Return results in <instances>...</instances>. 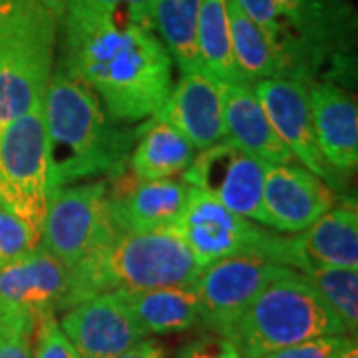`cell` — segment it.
Here are the masks:
<instances>
[{
	"label": "cell",
	"instance_id": "cell-32",
	"mask_svg": "<svg viewBox=\"0 0 358 358\" xmlns=\"http://www.w3.org/2000/svg\"><path fill=\"white\" fill-rule=\"evenodd\" d=\"M90 2H94L96 6L112 14L124 10L129 22H136L143 28L154 30L155 0H90Z\"/></svg>",
	"mask_w": 358,
	"mask_h": 358
},
{
	"label": "cell",
	"instance_id": "cell-21",
	"mask_svg": "<svg viewBox=\"0 0 358 358\" xmlns=\"http://www.w3.org/2000/svg\"><path fill=\"white\" fill-rule=\"evenodd\" d=\"M296 40L307 50L310 64L336 48L350 26L346 0H277Z\"/></svg>",
	"mask_w": 358,
	"mask_h": 358
},
{
	"label": "cell",
	"instance_id": "cell-18",
	"mask_svg": "<svg viewBox=\"0 0 358 358\" xmlns=\"http://www.w3.org/2000/svg\"><path fill=\"white\" fill-rule=\"evenodd\" d=\"M287 265L299 273L308 267L358 268L357 207H333L310 227L289 237Z\"/></svg>",
	"mask_w": 358,
	"mask_h": 358
},
{
	"label": "cell",
	"instance_id": "cell-8",
	"mask_svg": "<svg viewBox=\"0 0 358 358\" xmlns=\"http://www.w3.org/2000/svg\"><path fill=\"white\" fill-rule=\"evenodd\" d=\"M106 179L82 181L56 189L48 199L38 245L68 268L115 231L106 211Z\"/></svg>",
	"mask_w": 358,
	"mask_h": 358
},
{
	"label": "cell",
	"instance_id": "cell-4",
	"mask_svg": "<svg viewBox=\"0 0 358 358\" xmlns=\"http://www.w3.org/2000/svg\"><path fill=\"white\" fill-rule=\"evenodd\" d=\"M333 334H348L343 320L303 273L285 267L247 307L231 341L243 358H259Z\"/></svg>",
	"mask_w": 358,
	"mask_h": 358
},
{
	"label": "cell",
	"instance_id": "cell-29",
	"mask_svg": "<svg viewBox=\"0 0 358 358\" xmlns=\"http://www.w3.org/2000/svg\"><path fill=\"white\" fill-rule=\"evenodd\" d=\"M34 317L0 320V358H32Z\"/></svg>",
	"mask_w": 358,
	"mask_h": 358
},
{
	"label": "cell",
	"instance_id": "cell-28",
	"mask_svg": "<svg viewBox=\"0 0 358 358\" xmlns=\"http://www.w3.org/2000/svg\"><path fill=\"white\" fill-rule=\"evenodd\" d=\"M32 358H82L60 329L56 313L40 315L32 336Z\"/></svg>",
	"mask_w": 358,
	"mask_h": 358
},
{
	"label": "cell",
	"instance_id": "cell-15",
	"mask_svg": "<svg viewBox=\"0 0 358 358\" xmlns=\"http://www.w3.org/2000/svg\"><path fill=\"white\" fill-rule=\"evenodd\" d=\"M68 282L70 268L38 245L0 268V320L62 310Z\"/></svg>",
	"mask_w": 358,
	"mask_h": 358
},
{
	"label": "cell",
	"instance_id": "cell-9",
	"mask_svg": "<svg viewBox=\"0 0 358 358\" xmlns=\"http://www.w3.org/2000/svg\"><path fill=\"white\" fill-rule=\"evenodd\" d=\"M282 268L285 265L255 253L225 257L205 265L195 279L201 324L209 333L231 338L247 307Z\"/></svg>",
	"mask_w": 358,
	"mask_h": 358
},
{
	"label": "cell",
	"instance_id": "cell-31",
	"mask_svg": "<svg viewBox=\"0 0 358 358\" xmlns=\"http://www.w3.org/2000/svg\"><path fill=\"white\" fill-rule=\"evenodd\" d=\"M179 358H243L237 345L223 334L209 333L179 350Z\"/></svg>",
	"mask_w": 358,
	"mask_h": 358
},
{
	"label": "cell",
	"instance_id": "cell-16",
	"mask_svg": "<svg viewBox=\"0 0 358 358\" xmlns=\"http://www.w3.org/2000/svg\"><path fill=\"white\" fill-rule=\"evenodd\" d=\"M154 117L179 129L195 150L211 148L227 138L221 84L205 72L181 74Z\"/></svg>",
	"mask_w": 358,
	"mask_h": 358
},
{
	"label": "cell",
	"instance_id": "cell-35",
	"mask_svg": "<svg viewBox=\"0 0 358 358\" xmlns=\"http://www.w3.org/2000/svg\"><path fill=\"white\" fill-rule=\"evenodd\" d=\"M334 358H358V348H357V343H355V338L348 343V345L336 355Z\"/></svg>",
	"mask_w": 358,
	"mask_h": 358
},
{
	"label": "cell",
	"instance_id": "cell-30",
	"mask_svg": "<svg viewBox=\"0 0 358 358\" xmlns=\"http://www.w3.org/2000/svg\"><path fill=\"white\" fill-rule=\"evenodd\" d=\"M350 341L352 338L348 334L320 336V338H313L301 345L285 346L259 358H334Z\"/></svg>",
	"mask_w": 358,
	"mask_h": 358
},
{
	"label": "cell",
	"instance_id": "cell-10",
	"mask_svg": "<svg viewBox=\"0 0 358 358\" xmlns=\"http://www.w3.org/2000/svg\"><path fill=\"white\" fill-rule=\"evenodd\" d=\"M267 164L223 140L201 150L181 173L183 181L207 193L229 211L247 219L263 221L261 199Z\"/></svg>",
	"mask_w": 358,
	"mask_h": 358
},
{
	"label": "cell",
	"instance_id": "cell-13",
	"mask_svg": "<svg viewBox=\"0 0 358 358\" xmlns=\"http://www.w3.org/2000/svg\"><path fill=\"white\" fill-rule=\"evenodd\" d=\"M106 181V211L112 225L120 231L173 227L189 195V185L183 179L145 181L128 169Z\"/></svg>",
	"mask_w": 358,
	"mask_h": 358
},
{
	"label": "cell",
	"instance_id": "cell-24",
	"mask_svg": "<svg viewBox=\"0 0 358 358\" xmlns=\"http://www.w3.org/2000/svg\"><path fill=\"white\" fill-rule=\"evenodd\" d=\"M201 0H155L154 30L181 74L201 72L197 18Z\"/></svg>",
	"mask_w": 358,
	"mask_h": 358
},
{
	"label": "cell",
	"instance_id": "cell-23",
	"mask_svg": "<svg viewBox=\"0 0 358 358\" xmlns=\"http://www.w3.org/2000/svg\"><path fill=\"white\" fill-rule=\"evenodd\" d=\"M195 157V148L179 129L150 117L131 148L128 167L138 179H167L183 173Z\"/></svg>",
	"mask_w": 358,
	"mask_h": 358
},
{
	"label": "cell",
	"instance_id": "cell-22",
	"mask_svg": "<svg viewBox=\"0 0 358 358\" xmlns=\"http://www.w3.org/2000/svg\"><path fill=\"white\" fill-rule=\"evenodd\" d=\"M120 294L148 334L183 333L201 324V303L195 282Z\"/></svg>",
	"mask_w": 358,
	"mask_h": 358
},
{
	"label": "cell",
	"instance_id": "cell-3",
	"mask_svg": "<svg viewBox=\"0 0 358 358\" xmlns=\"http://www.w3.org/2000/svg\"><path fill=\"white\" fill-rule=\"evenodd\" d=\"M199 271V263L173 227L115 229L100 247L70 267L62 310L92 294L193 285Z\"/></svg>",
	"mask_w": 358,
	"mask_h": 358
},
{
	"label": "cell",
	"instance_id": "cell-33",
	"mask_svg": "<svg viewBox=\"0 0 358 358\" xmlns=\"http://www.w3.org/2000/svg\"><path fill=\"white\" fill-rule=\"evenodd\" d=\"M106 358H166L164 355V348L154 343V341H140L138 345L129 346L126 350L117 352V355H112V357Z\"/></svg>",
	"mask_w": 358,
	"mask_h": 358
},
{
	"label": "cell",
	"instance_id": "cell-12",
	"mask_svg": "<svg viewBox=\"0 0 358 358\" xmlns=\"http://www.w3.org/2000/svg\"><path fill=\"white\" fill-rule=\"evenodd\" d=\"M58 324L82 358L112 357L148 336L120 293L80 299L64 308Z\"/></svg>",
	"mask_w": 358,
	"mask_h": 358
},
{
	"label": "cell",
	"instance_id": "cell-2",
	"mask_svg": "<svg viewBox=\"0 0 358 358\" xmlns=\"http://www.w3.org/2000/svg\"><path fill=\"white\" fill-rule=\"evenodd\" d=\"M48 138L50 192L88 179H110L128 169L140 128L110 120L98 96L62 68L42 98Z\"/></svg>",
	"mask_w": 358,
	"mask_h": 358
},
{
	"label": "cell",
	"instance_id": "cell-7",
	"mask_svg": "<svg viewBox=\"0 0 358 358\" xmlns=\"http://www.w3.org/2000/svg\"><path fill=\"white\" fill-rule=\"evenodd\" d=\"M173 229L189 247L199 267L233 255L255 253L287 267L289 237L257 227L229 211L207 193L189 187V195Z\"/></svg>",
	"mask_w": 358,
	"mask_h": 358
},
{
	"label": "cell",
	"instance_id": "cell-27",
	"mask_svg": "<svg viewBox=\"0 0 358 358\" xmlns=\"http://www.w3.org/2000/svg\"><path fill=\"white\" fill-rule=\"evenodd\" d=\"M38 247V239L20 219L0 203V268Z\"/></svg>",
	"mask_w": 358,
	"mask_h": 358
},
{
	"label": "cell",
	"instance_id": "cell-5",
	"mask_svg": "<svg viewBox=\"0 0 358 358\" xmlns=\"http://www.w3.org/2000/svg\"><path fill=\"white\" fill-rule=\"evenodd\" d=\"M60 18L30 0H0V128L42 103Z\"/></svg>",
	"mask_w": 358,
	"mask_h": 358
},
{
	"label": "cell",
	"instance_id": "cell-26",
	"mask_svg": "<svg viewBox=\"0 0 358 358\" xmlns=\"http://www.w3.org/2000/svg\"><path fill=\"white\" fill-rule=\"evenodd\" d=\"M303 275L343 320L346 333L358 329V268L308 267Z\"/></svg>",
	"mask_w": 358,
	"mask_h": 358
},
{
	"label": "cell",
	"instance_id": "cell-11",
	"mask_svg": "<svg viewBox=\"0 0 358 358\" xmlns=\"http://www.w3.org/2000/svg\"><path fill=\"white\" fill-rule=\"evenodd\" d=\"M253 90L277 138L285 143L294 159H299L303 167L313 171L334 192H343L346 187L345 176L329 166L315 136L307 82L287 76L267 78L257 82Z\"/></svg>",
	"mask_w": 358,
	"mask_h": 358
},
{
	"label": "cell",
	"instance_id": "cell-6",
	"mask_svg": "<svg viewBox=\"0 0 358 358\" xmlns=\"http://www.w3.org/2000/svg\"><path fill=\"white\" fill-rule=\"evenodd\" d=\"M50 195L48 138L40 103L0 128V203L40 243Z\"/></svg>",
	"mask_w": 358,
	"mask_h": 358
},
{
	"label": "cell",
	"instance_id": "cell-14",
	"mask_svg": "<svg viewBox=\"0 0 358 358\" xmlns=\"http://www.w3.org/2000/svg\"><path fill=\"white\" fill-rule=\"evenodd\" d=\"M336 203V192L307 167L268 166L263 181V225L301 233Z\"/></svg>",
	"mask_w": 358,
	"mask_h": 358
},
{
	"label": "cell",
	"instance_id": "cell-25",
	"mask_svg": "<svg viewBox=\"0 0 358 358\" xmlns=\"http://www.w3.org/2000/svg\"><path fill=\"white\" fill-rule=\"evenodd\" d=\"M197 48L201 72L217 84L241 82L231 46L227 0H201L197 18Z\"/></svg>",
	"mask_w": 358,
	"mask_h": 358
},
{
	"label": "cell",
	"instance_id": "cell-20",
	"mask_svg": "<svg viewBox=\"0 0 358 358\" xmlns=\"http://www.w3.org/2000/svg\"><path fill=\"white\" fill-rule=\"evenodd\" d=\"M233 60L239 80L255 86L267 78H296L293 58L275 40H271L259 26L239 8L235 0H227Z\"/></svg>",
	"mask_w": 358,
	"mask_h": 358
},
{
	"label": "cell",
	"instance_id": "cell-1",
	"mask_svg": "<svg viewBox=\"0 0 358 358\" xmlns=\"http://www.w3.org/2000/svg\"><path fill=\"white\" fill-rule=\"evenodd\" d=\"M60 22V68L98 96L110 120L136 124L164 106L173 88V60L154 30L90 0H68Z\"/></svg>",
	"mask_w": 358,
	"mask_h": 358
},
{
	"label": "cell",
	"instance_id": "cell-34",
	"mask_svg": "<svg viewBox=\"0 0 358 358\" xmlns=\"http://www.w3.org/2000/svg\"><path fill=\"white\" fill-rule=\"evenodd\" d=\"M30 2L38 4L44 10H48V13L56 14L60 20H62V14H64L66 6H68V0H30Z\"/></svg>",
	"mask_w": 358,
	"mask_h": 358
},
{
	"label": "cell",
	"instance_id": "cell-19",
	"mask_svg": "<svg viewBox=\"0 0 358 358\" xmlns=\"http://www.w3.org/2000/svg\"><path fill=\"white\" fill-rule=\"evenodd\" d=\"M221 94L227 140L267 166L293 164V154L277 138L253 86L245 82L221 84Z\"/></svg>",
	"mask_w": 358,
	"mask_h": 358
},
{
	"label": "cell",
	"instance_id": "cell-17",
	"mask_svg": "<svg viewBox=\"0 0 358 358\" xmlns=\"http://www.w3.org/2000/svg\"><path fill=\"white\" fill-rule=\"evenodd\" d=\"M307 94L320 152L334 171L350 173L358 164L357 100L333 82L307 84Z\"/></svg>",
	"mask_w": 358,
	"mask_h": 358
}]
</instances>
